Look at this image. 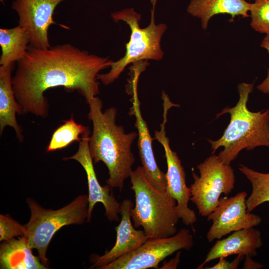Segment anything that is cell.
I'll return each instance as SVG.
<instances>
[{
  "instance_id": "1",
  "label": "cell",
  "mask_w": 269,
  "mask_h": 269,
  "mask_svg": "<svg viewBox=\"0 0 269 269\" xmlns=\"http://www.w3.org/2000/svg\"><path fill=\"white\" fill-rule=\"evenodd\" d=\"M112 62L70 43L45 49L29 45L24 57L17 62L12 77L18 114L46 117L48 104L44 92L58 87L77 91L88 103L99 93V72Z\"/></svg>"
},
{
  "instance_id": "2",
  "label": "cell",
  "mask_w": 269,
  "mask_h": 269,
  "mask_svg": "<svg viewBox=\"0 0 269 269\" xmlns=\"http://www.w3.org/2000/svg\"><path fill=\"white\" fill-rule=\"evenodd\" d=\"M89 119L93 124L89 138V148L93 162H103L109 170L107 184L122 191L125 180L133 171L134 156L132 144L138 136L134 131L126 134L123 126L116 124L117 111L111 107L102 111L101 100L97 97L88 103Z\"/></svg>"
},
{
  "instance_id": "3",
  "label": "cell",
  "mask_w": 269,
  "mask_h": 269,
  "mask_svg": "<svg viewBox=\"0 0 269 269\" xmlns=\"http://www.w3.org/2000/svg\"><path fill=\"white\" fill-rule=\"evenodd\" d=\"M253 85L254 83L238 85L239 99L236 106L225 107L216 118L230 114V122L222 136L216 140L207 139L212 154L219 147H224L218 156L226 164L230 165L244 149L251 150L262 146L269 147V109L253 112L247 107Z\"/></svg>"
},
{
  "instance_id": "4",
  "label": "cell",
  "mask_w": 269,
  "mask_h": 269,
  "mask_svg": "<svg viewBox=\"0 0 269 269\" xmlns=\"http://www.w3.org/2000/svg\"><path fill=\"white\" fill-rule=\"evenodd\" d=\"M135 204L131 212L133 225L142 227L149 238L174 235L180 219L176 200L167 190L154 187L145 176L142 166L133 170L130 176Z\"/></svg>"
},
{
  "instance_id": "5",
  "label": "cell",
  "mask_w": 269,
  "mask_h": 269,
  "mask_svg": "<svg viewBox=\"0 0 269 269\" xmlns=\"http://www.w3.org/2000/svg\"><path fill=\"white\" fill-rule=\"evenodd\" d=\"M152 9L149 25L143 28L139 26L140 15L133 8L113 12L111 16L115 21H123L130 27L131 34L129 41L126 45L125 55L119 60L112 62L110 71L106 74H99L98 80L104 84L109 85L116 80L130 64L143 60H159L163 58L160 41L167 29L163 23L156 24L154 9L157 0H151Z\"/></svg>"
},
{
  "instance_id": "6",
  "label": "cell",
  "mask_w": 269,
  "mask_h": 269,
  "mask_svg": "<svg viewBox=\"0 0 269 269\" xmlns=\"http://www.w3.org/2000/svg\"><path fill=\"white\" fill-rule=\"evenodd\" d=\"M26 202L30 211L29 221L25 225L27 242L30 248L35 249L41 263L48 268L46 252L55 234L65 226L83 224L88 215V195H80L65 206L57 209H48L34 199Z\"/></svg>"
},
{
  "instance_id": "7",
  "label": "cell",
  "mask_w": 269,
  "mask_h": 269,
  "mask_svg": "<svg viewBox=\"0 0 269 269\" xmlns=\"http://www.w3.org/2000/svg\"><path fill=\"white\" fill-rule=\"evenodd\" d=\"M198 176L192 172L190 200L201 216L207 217L219 204L221 194H229L235 187V175L230 165L212 154L197 166Z\"/></svg>"
},
{
  "instance_id": "8",
  "label": "cell",
  "mask_w": 269,
  "mask_h": 269,
  "mask_svg": "<svg viewBox=\"0 0 269 269\" xmlns=\"http://www.w3.org/2000/svg\"><path fill=\"white\" fill-rule=\"evenodd\" d=\"M193 245V236L190 231L181 229L171 237L149 238L134 251L101 269H157L159 263L167 257L181 250L189 251Z\"/></svg>"
},
{
  "instance_id": "9",
  "label": "cell",
  "mask_w": 269,
  "mask_h": 269,
  "mask_svg": "<svg viewBox=\"0 0 269 269\" xmlns=\"http://www.w3.org/2000/svg\"><path fill=\"white\" fill-rule=\"evenodd\" d=\"M247 196L246 192L242 191L220 199L217 207L207 216V220L212 221L206 235L209 242L221 239L232 232L260 224L261 217L247 210Z\"/></svg>"
},
{
  "instance_id": "10",
  "label": "cell",
  "mask_w": 269,
  "mask_h": 269,
  "mask_svg": "<svg viewBox=\"0 0 269 269\" xmlns=\"http://www.w3.org/2000/svg\"><path fill=\"white\" fill-rule=\"evenodd\" d=\"M169 108L164 107L163 122L159 131L155 132V138L161 144L165 152L167 170L165 174L167 190L176 200L180 219L186 225L192 226L197 220L195 211L189 208L191 198V189L187 186L185 173L176 152L171 149L169 141L166 135L165 124Z\"/></svg>"
},
{
  "instance_id": "11",
  "label": "cell",
  "mask_w": 269,
  "mask_h": 269,
  "mask_svg": "<svg viewBox=\"0 0 269 269\" xmlns=\"http://www.w3.org/2000/svg\"><path fill=\"white\" fill-rule=\"evenodd\" d=\"M66 0H14L12 8L18 16V25L24 27L29 37V45L45 49L50 47L48 30L57 24L53 15L57 5Z\"/></svg>"
},
{
  "instance_id": "12",
  "label": "cell",
  "mask_w": 269,
  "mask_h": 269,
  "mask_svg": "<svg viewBox=\"0 0 269 269\" xmlns=\"http://www.w3.org/2000/svg\"><path fill=\"white\" fill-rule=\"evenodd\" d=\"M90 131L87 130L82 135L78 149L73 155L63 158V160L73 159L79 162L84 169L88 186V215L87 219L90 222L92 213L95 205L102 203L105 210V216L110 221H118L120 219V205L111 191L109 185L101 186L97 178L93 165V160L89 148Z\"/></svg>"
},
{
  "instance_id": "13",
  "label": "cell",
  "mask_w": 269,
  "mask_h": 269,
  "mask_svg": "<svg viewBox=\"0 0 269 269\" xmlns=\"http://www.w3.org/2000/svg\"><path fill=\"white\" fill-rule=\"evenodd\" d=\"M132 200L126 199L121 203V221L116 227V241L113 247L102 256H92L91 268L101 269L119 258L134 251L148 238L143 230H136L132 222L131 212L134 207Z\"/></svg>"
},
{
  "instance_id": "14",
  "label": "cell",
  "mask_w": 269,
  "mask_h": 269,
  "mask_svg": "<svg viewBox=\"0 0 269 269\" xmlns=\"http://www.w3.org/2000/svg\"><path fill=\"white\" fill-rule=\"evenodd\" d=\"M137 80H133V107L130 112L135 117V127L138 131L137 145L144 173L150 183L162 192L167 191V182L164 174L156 163L152 147V141L146 123L140 110L137 93Z\"/></svg>"
},
{
  "instance_id": "15",
  "label": "cell",
  "mask_w": 269,
  "mask_h": 269,
  "mask_svg": "<svg viewBox=\"0 0 269 269\" xmlns=\"http://www.w3.org/2000/svg\"><path fill=\"white\" fill-rule=\"evenodd\" d=\"M263 245L261 232L254 227L234 232L227 238L216 241L197 269H202L213 260L232 255L252 258L257 256V250Z\"/></svg>"
},
{
  "instance_id": "16",
  "label": "cell",
  "mask_w": 269,
  "mask_h": 269,
  "mask_svg": "<svg viewBox=\"0 0 269 269\" xmlns=\"http://www.w3.org/2000/svg\"><path fill=\"white\" fill-rule=\"evenodd\" d=\"M15 67V63L0 66V133L2 134L5 127H11L18 139L22 141L21 129L16 118V114H19V106L12 85V72Z\"/></svg>"
},
{
  "instance_id": "17",
  "label": "cell",
  "mask_w": 269,
  "mask_h": 269,
  "mask_svg": "<svg viewBox=\"0 0 269 269\" xmlns=\"http://www.w3.org/2000/svg\"><path fill=\"white\" fill-rule=\"evenodd\" d=\"M25 236L3 241L0 247V267L2 269H48L35 256Z\"/></svg>"
},
{
  "instance_id": "18",
  "label": "cell",
  "mask_w": 269,
  "mask_h": 269,
  "mask_svg": "<svg viewBox=\"0 0 269 269\" xmlns=\"http://www.w3.org/2000/svg\"><path fill=\"white\" fill-rule=\"evenodd\" d=\"M252 5L245 0H191L187 12L200 18L202 27L205 30L209 19L218 14H229L232 19L237 15L244 18L250 16L248 11Z\"/></svg>"
},
{
  "instance_id": "19",
  "label": "cell",
  "mask_w": 269,
  "mask_h": 269,
  "mask_svg": "<svg viewBox=\"0 0 269 269\" xmlns=\"http://www.w3.org/2000/svg\"><path fill=\"white\" fill-rule=\"evenodd\" d=\"M29 43L28 33L24 27L18 25L11 28H0V65L7 66L22 59L26 53Z\"/></svg>"
},
{
  "instance_id": "20",
  "label": "cell",
  "mask_w": 269,
  "mask_h": 269,
  "mask_svg": "<svg viewBox=\"0 0 269 269\" xmlns=\"http://www.w3.org/2000/svg\"><path fill=\"white\" fill-rule=\"evenodd\" d=\"M239 170L250 182L252 189L246 200L248 212H251L260 205L269 202V173L255 171L240 164Z\"/></svg>"
},
{
  "instance_id": "21",
  "label": "cell",
  "mask_w": 269,
  "mask_h": 269,
  "mask_svg": "<svg viewBox=\"0 0 269 269\" xmlns=\"http://www.w3.org/2000/svg\"><path fill=\"white\" fill-rule=\"evenodd\" d=\"M88 128L77 123L72 118L64 121L53 133L46 150L51 152L63 149L74 141L80 142Z\"/></svg>"
},
{
  "instance_id": "22",
  "label": "cell",
  "mask_w": 269,
  "mask_h": 269,
  "mask_svg": "<svg viewBox=\"0 0 269 269\" xmlns=\"http://www.w3.org/2000/svg\"><path fill=\"white\" fill-rule=\"evenodd\" d=\"M250 11L252 28L269 36V0H255Z\"/></svg>"
},
{
  "instance_id": "23",
  "label": "cell",
  "mask_w": 269,
  "mask_h": 269,
  "mask_svg": "<svg viewBox=\"0 0 269 269\" xmlns=\"http://www.w3.org/2000/svg\"><path fill=\"white\" fill-rule=\"evenodd\" d=\"M26 227L9 215H0V241H7L17 236H25Z\"/></svg>"
},
{
  "instance_id": "24",
  "label": "cell",
  "mask_w": 269,
  "mask_h": 269,
  "mask_svg": "<svg viewBox=\"0 0 269 269\" xmlns=\"http://www.w3.org/2000/svg\"><path fill=\"white\" fill-rule=\"evenodd\" d=\"M244 256L237 255V257L232 262H229L225 258L219 259V262L213 266L205 268L207 269H236L240 263L244 259Z\"/></svg>"
},
{
  "instance_id": "25",
  "label": "cell",
  "mask_w": 269,
  "mask_h": 269,
  "mask_svg": "<svg viewBox=\"0 0 269 269\" xmlns=\"http://www.w3.org/2000/svg\"><path fill=\"white\" fill-rule=\"evenodd\" d=\"M261 46L269 52V36L266 35L263 39ZM257 89L264 94H269V69L266 79L257 87Z\"/></svg>"
},
{
  "instance_id": "26",
  "label": "cell",
  "mask_w": 269,
  "mask_h": 269,
  "mask_svg": "<svg viewBox=\"0 0 269 269\" xmlns=\"http://www.w3.org/2000/svg\"><path fill=\"white\" fill-rule=\"evenodd\" d=\"M264 267V265L258 263L252 259V257H246L243 269H261Z\"/></svg>"
},
{
  "instance_id": "27",
  "label": "cell",
  "mask_w": 269,
  "mask_h": 269,
  "mask_svg": "<svg viewBox=\"0 0 269 269\" xmlns=\"http://www.w3.org/2000/svg\"><path fill=\"white\" fill-rule=\"evenodd\" d=\"M180 252H178L175 257L165 264H164L162 269H176L180 262Z\"/></svg>"
}]
</instances>
